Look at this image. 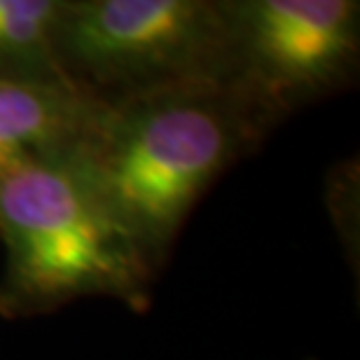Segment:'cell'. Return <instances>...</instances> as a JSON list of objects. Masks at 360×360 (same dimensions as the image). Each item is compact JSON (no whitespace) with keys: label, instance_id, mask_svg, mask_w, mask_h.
<instances>
[{"label":"cell","instance_id":"1","mask_svg":"<svg viewBox=\"0 0 360 360\" xmlns=\"http://www.w3.org/2000/svg\"><path fill=\"white\" fill-rule=\"evenodd\" d=\"M274 122L234 82L98 101L77 155L157 271L199 197Z\"/></svg>","mask_w":360,"mask_h":360},{"label":"cell","instance_id":"2","mask_svg":"<svg viewBox=\"0 0 360 360\" xmlns=\"http://www.w3.org/2000/svg\"><path fill=\"white\" fill-rule=\"evenodd\" d=\"M5 274L0 314L28 316L80 297L148 304L153 264L98 192L77 150L0 178Z\"/></svg>","mask_w":360,"mask_h":360},{"label":"cell","instance_id":"3","mask_svg":"<svg viewBox=\"0 0 360 360\" xmlns=\"http://www.w3.org/2000/svg\"><path fill=\"white\" fill-rule=\"evenodd\" d=\"M66 80L96 101L232 82L227 3L66 0L56 33Z\"/></svg>","mask_w":360,"mask_h":360},{"label":"cell","instance_id":"4","mask_svg":"<svg viewBox=\"0 0 360 360\" xmlns=\"http://www.w3.org/2000/svg\"><path fill=\"white\" fill-rule=\"evenodd\" d=\"M232 82L274 122L328 96L358 68L354 0H229Z\"/></svg>","mask_w":360,"mask_h":360},{"label":"cell","instance_id":"5","mask_svg":"<svg viewBox=\"0 0 360 360\" xmlns=\"http://www.w3.org/2000/svg\"><path fill=\"white\" fill-rule=\"evenodd\" d=\"M96 105L68 82L0 77V178L80 148Z\"/></svg>","mask_w":360,"mask_h":360},{"label":"cell","instance_id":"6","mask_svg":"<svg viewBox=\"0 0 360 360\" xmlns=\"http://www.w3.org/2000/svg\"><path fill=\"white\" fill-rule=\"evenodd\" d=\"M63 5L66 0H0V77L68 82L56 52Z\"/></svg>","mask_w":360,"mask_h":360}]
</instances>
